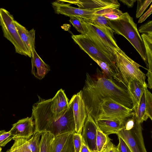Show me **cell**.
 <instances>
[{
  "instance_id": "836d02e7",
  "label": "cell",
  "mask_w": 152,
  "mask_h": 152,
  "mask_svg": "<svg viewBox=\"0 0 152 152\" xmlns=\"http://www.w3.org/2000/svg\"><path fill=\"white\" fill-rule=\"evenodd\" d=\"M123 13L119 9H115L103 15L109 20H115L119 19Z\"/></svg>"
},
{
  "instance_id": "f546056e",
  "label": "cell",
  "mask_w": 152,
  "mask_h": 152,
  "mask_svg": "<svg viewBox=\"0 0 152 152\" xmlns=\"http://www.w3.org/2000/svg\"><path fill=\"white\" fill-rule=\"evenodd\" d=\"M91 21L100 26L108 29L111 28L109 25V20L103 15L95 16Z\"/></svg>"
},
{
  "instance_id": "d590c367",
  "label": "cell",
  "mask_w": 152,
  "mask_h": 152,
  "mask_svg": "<svg viewBox=\"0 0 152 152\" xmlns=\"http://www.w3.org/2000/svg\"><path fill=\"white\" fill-rule=\"evenodd\" d=\"M138 31L140 33H146L147 34L152 35V21L148 20L142 24L138 28Z\"/></svg>"
},
{
  "instance_id": "9a60e30c",
  "label": "cell",
  "mask_w": 152,
  "mask_h": 152,
  "mask_svg": "<svg viewBox=\"0 0 152 152\" xmlns=\"http://www.w3.org/2000/svg\"><path fill=\"white\" fill-rule=\"evenodd\" d=\"M61 1L74 4L79 8L86 10L101 9H119L120 4L117 0H62Z\"/></svg>"
},
{
  "instance_id": "cb8c5ba5",
  "label": "cell",
  "mask_w": 152,
  "mask_h": 152,
  "mask_svg": "<svg viewBox=\"0 0 152 152\" xmlns=\"http://www.w3.org/2000/svg\"><path fill=\"white\" fill-rule=\"evenodd\" d=\"M65 134L53 137L52 141V152H61L69 135Z\"/></svg>"
},
{
  "instance_id": "ba28073f",
  "label": "cell",
  "mask_w": 152,
  "mask_h": 152,
  "mask_svg": "<svg viewBox=\"0 0 152 152\" xmlns=\"http://www.w3.org/2000/svg\"><path fill=\"white\" fill-rule=\"evenodd\" d=\"M52 4L56 13L69 17H79L90 21L95 16L101 15L103 10H86L76 8L71 6L70 4H65L60 0L54 1Z\"/></svg>"
},
{
  "instance_id": "30bf717a",
  "label": "cell",
  "mask_w": 152,
  "mask_h": 152,
  "mask_svg": "<svg viewBox=\"0 0 152 152\" xmlns=\"http://www.w3.org/2000/svg\"><path fill=\"white\" fill-rule=\"evenodd\" d=\"M134 111L112 100H106L103 103L101 115L98 120L107 118H117L124 120Z\"/></svg>"
},
{
  "instance_id": "44dd1931",
  "label": "cell",
  "mask_w": 152,
  "mask_h": 152,
  "mask_svg": "<svg viewBox=\"0 0 152 152\" xmlns=\"http://www.w3.org/2000/svg\"><path fill=\"white\" fill-rule=\"evenodd\" d=\"M146 89L139 104L133 109L137 120L140 124L148 118L146 112Z\"/></svg>"
},
{
  "instance_id": "4316f807",
  "label": "cell",
  "mask_w": 152,
  "mask_h": 152,
  "mask_svg": "<svg viewBox=\"0 0 152 152\" xmlns=\"http://www.w3.org/2000/svg\"><path fill=\"white\" fill-rule=\"evenodd\" d=\"M93 60L100 67L102 70V73L107 78L110 80H113V78L114 79L115 74L107 64L100 60Z\"/></svg>"
},
{
  "instance_id": "e575fe53",
  "label": "cell",
  "mask_w": 152,
  "mask_h": 152,
  "mask_svg": "<svg viewBox=\"0 0 152 152\" xmlns=\"http://www.w3.org/2000/svg\"><path fill=\"white\" fill-rule=\"evenodd\" d=\"M61 152H75L73 143V134H70Z\"/></svg>"
},
{
  "instance_id": "2e32d148",
  "label": "cell",
  "mask_w": 152,
  "mask_h": 152,
  "mask_svg": "<svg viewBox=\"0 0 152 152\" xmlns=\"http://www.w3.org/2000/svg\"><path fill=\"white\" fill-rule=\"evenodd\" d=\"M125 120L117 118H107L98 120L95 122L99 129L108 136L111 134H117L122 129Z\"/></svg>"
},
{
  "instance_id": "277c9868",
  "label": "cell",
  "mask_w": 152,
  "mask_h": 152,
  "mask_svg": "<svg viewBox=\"0 0 152 152\" xmlns=\"http://www.w3.org/2000/svg\"><path fill=\"white\" fill-rule=\"evenodd\" d=\"M117 74L116 80L127 88L129 82L137 80L145 86L146 76L140 69L141 65L134 61L120 48L114 51Z\"/></svg>"
},
{
  "instance_id": "ffe728a7",
  "label": "cell",
  "mask_w": 152,
  "mask_h": 152,
  "mask_svg": "<svg viewBox=\"0 0 152 152\" xmlns=\"http://www.w3.org/2000/svg\"><path fill=\"white\" fill-rule=\"evenodd\" d=\"M141 36L145 47L148 65V72L145 75L148 77L147 86L150 87L152 86V35L143 33Z\"/></svg>"
},
{
  "instance_id": "d6986e66",
  "label": "cell",
  "mask_w": 152,
  "mask_h": 152,
  "mask_svg": "<svg viewBox=\"0 0 152 152\" xmlns=\"http://www.w3.org/2000/svg\"><path fill=\"white\" fill-rule=\"evenodd\" d=\"M147 88L138 81L132 79L129 82L127 88L131 99L133 109L139 104L145 89Z\"/></svg>"
},
{
  "instance_id": "8d00e7d4",
  "label": "cell",
  "mask_w": 152,
  "mask_h": 152,
  "mask_svg": "<svg viewBox=\"0 0 152 152\" xmlns=\"http://www.w3.org/2000/svg\"><path fill=\"white\" fill-rule=\"evenodd\" d=\"M119 143L116 146L117 150L118 152H131L124 141L119 136H118Z\"/></svg>"
},
{
  "instance_id": "d6a6232c",
  "label": "cell",
  "mask_w": 152,
  "mask_h": 152,
  "mask_svg": "<svg viewBox=\"0 0 152 152\" xmlns=\"http://www.w3.org/2000/svg\"><path fill=\"white\" fill-rule=\"evenodd\" d=\"M12 139L9 131L7 132L5 130L0 131V147L4 146L8 142Z\"/></svg>"
},
{
  "instance_id": "4dcf8cb0",
  "label": "cell",
  "mask_w": 152,
  "mask_h": 152,
  "mask_svg": "<svg viewBox=\"0 0 152 152\" xmlns=\"http://www.w3.org/2000/svg\"><path fill=\"white\" fill-rule=\"evenodd\" d=\"M69 21L81 34H84L85 32L82 25L81 18L77 17H71Z\"/></svg>"
},
{
  "instance_id": "83f0119b",
  "label": "cell",
  "mask_w": 152,
  "mask_h": 152,
  "mask_svg": "<svg viewBox=\"0 0 152 152\" xmlns=\"http://www.w3.org/2000/svg\"><path fill=\"white\" fill-rule=\"evenodd\" d=\"M137 7L136 17L137 18H140L145 10L148 8L152 0H137Z\"/></svg>"
},
{
  "instance_id": "3957f363",
  "label": "cell",
  "mask_w": 152,
  "mask_h": 152,
  "mask_svg": "<svg viewBox=\"0 0 152 152\" xmlns=\"http://www.w3.org/2000/svg\"><path fill=\"white\" fill-rule=\"evenodd\" d=\"M109 27L116 34L125 37L134 47L148 68L145 48L137 24L127 12L123 13L118 19L109 20Z\"/></svg>"
},
{
  "instance_id": "8fae6325",
  "label": "cell",
  "mask_w": 152,
  "mask_h": 152,
  "mask_svg": "<svg viewBox=\"0 0 152 152\" xmlns=\"http://www.w3.org/2000/svg\"><path fill=\"white\" fill-rule=\"evenodd\" d=\"M81 22L83 27L95 34L114 53L115 50L120 49L114 36L115 32L111 28L108 29L100 26L91 21L82 18H81Z\"/></svg>"
},
{
  "instance_id": "1f68e13d",
  "label": "cell",
  "mask_w": 152,
  "mask_h": 152,
  "mask_svg": "<svg viewBox=\"0 0 152 152\" xmlns=\"http://www.w3.org/2000/svg\"><path fill=\"white\" fill-rule=\"evenodd\" d=\"M83 142L81 134L76 132L73 134V143L75 152H80Z\"/></svg>"
},
{
  "instance_id": "d4e9b609",
  "label": "cell",
  "mask_w": 152,
  "mask_h": 152,
  "mask_svg": "<svg viewBox=\"0 0 152 152\" xmlns=\"http://www.w3.org/2000/svg\"><path fill=\"white\" fill-rule=\"evenodd\" d=\"M111 140L108 136L104 134L98 128L97 130L96 140L97 152H102Z\"/></svg>"
},
{
  "instance_id": "f1b7e54d",
  "label": "cell",
  "mask_w": 152,
  "mask_h": 152,
  "mask_svg": "<svg viewBox=\"0 0 152 152\" xmlns=\"http://www.w3.org/2000/svg\"><path fill=\"white\" fill-rule=\"evenodd\" d=\"M146 113L148 118L152 120V94L147 88L146 89Z\"/></svg>"
},
{
  "instance_id": "74e56055",
  "label": "cell",
  "mask_w": 152,
  "mask_h": 152,
  "mask_svg": "<svg viewBox=\"0 0 152 152\" xmlns=\"http://www.w3.org/2000/svg\"><path fill=\"white\" fill-rule=\"evenodd\" d=\"M152 4H151L149 8L147 11L139 19L138 23H142L144 22L152 13Z\"/></svg>"
},
{
  "instance_id": "7c38bea8",
  "label": "cell",
  "mask_w": 152,
  "mask_h": 152,
  "mask_svg": "<svg viewBox=\"0 0 152 152\" xmlns=\"http://www.w3.org/2000/svg\"><path fill=\"white\" fill-rule=\"evenodd\" d=\"M69 104L73 111L76 132L81 134L87 114L81 90L73 96L69 101Z\"/></svg>"
},
{
  "instance_id": "603a6c76",
  "label": "cell",
  "mask_w": 152,
  "mask_h": 152,
  "mask_svg": "<svg viewBox=\"0 0 152 152\" xmlns=\"http://www.w3.org/2000/svg\"><path fill=\"white\" fill-rule=\"evenodd\" d=\"M28 138H17L13 140L12 146L6 152H31L27 146Z\"/></svg>"
},
{
  "instance_id": "484cf974",
  "label": "cell",
  "mask_w": 152,
  "mask_h": 152,
  "mask_svg": "<svg viewBox=\"0 0 152 152\" xmlns=\"http://www.w3.org/2000/svg\"><path fill=\"white\" fill-rule=\"evenodd\" d=\"M42 133L34 131L32 137L28 139L27 146L31 152H39V142Z\"/></svg>"
},
{
  "instance_id": "7bdbcfd3",
  "label": "cell",
  "mask_w": 152,
  "mask_h": 152,
  "mask_svg": "<svg viewBox=\"0 0 152 152\" xmlns=\"http://www.w3.org/2000/svg\"><path fill=\"white\" fill-rule=\"evenodd\" d=\"M117 152H118V150H117Z\"/></svg>"
},
{
  "instance_id": "7402d4cb",
  "label": "cell",
  "mask_w": 152,
  "mask_h": 152,
  "mask_svg": "<svg viewBox=\"0 0 152 152\" xmlns=\"http://www.w3.org/2000/svg\"><path fill=\"white\" fill-rule=\"evenodd\" d=\"M39 142V152H52V141L53 136L48 132L41 134Z\"/></svg>"
},
{
  "instance_id": "8992f818",
  "label": "cell",
  "mask_w": 152,
  "mask_h": 152,
  "mask_svg": "<svg viewBox=\"0 0 152 152\" xmlns=\"http://www.w3.org/2000/svg\"><path fill=\"white\" fill-rule=\"evenodd\" d=\"M12 15L6 9L0 8V25L4 36L14 45L15 52L31 57L29 52L21 40L16 29Z\"/></svg>"
},
{
  "instance_id": "5b68a950",
  "label": "cell",
  "mask_w": 152,
  "mask_h": 152,
  "mask_svg": "<svg viewBox=\"0 0 152 152\" xmlns=\"http://www.w3.org/2000/svg\"><path fill=\"white\" fill-rule=\"evenodd\" d=\"M117 134L124 141L131 152H147L141 124L138 121L134 111L126 118L122 129Z\"/></svg>"
},
{
  "instance_id": "52a82bcc",
  "label": "cell",
  "mask_w": 152,
  "mask_h": 152,
  "mask_svg": "<svg viewBox=\"0 0 152 152\" xmlns=\"http://www.w3.org/2000/svg\"><path fill=\"white\" fill-rule=\"evenodd\" d=\"M72 38L84 52L92 59L102 61L107 64L115 75V80L117 74L115 61L105 54L85 34L73 35Z\"/></svg>"
},
{
  "instance_id": "e0dca14e",
  "label": "cell",
  "mask_w": 152,
  "mask_h": 152,
  "mask_svg": "<svg viewBox=\"0 0 152 152\" xmlns=\"http://www.w3.org/2000/svg\"><path fill=\"white\" fill-rule=\"evenodd\" d=\"M32 55V74L36 78L41 80L49 71L50 67L42 60L35 49Z\"/></svg>"
},
{
  "instance_id": "b9f144b4",
  "label": "cell",
  "mask_w": 152,
  "mask_h": 152,
  "mask_svg": "<svg viewBox=\"0 0 152 152\" xmlns=\"http://www.w3.org/2000/svg\"><path fill=\"white\" fill-rule=\"evenodd\" d=\"M1 150H2V148H1V147H0V152H2L1 151Z\"/></svg>"
},
{
  "instance_id": "f35d334b",
  "label": "cell",
  "mask_w": 152,
  "mask_h": 152,
  "mask_svg": "<svg viewBox=\"0 0 152 152\" xmlns=\"http://www.w3.org/2000/svg\"><path fill=\"white\" fill-rule=\"evenodd\" d=\"M116 147L110 140L105 149L102 152H117Z\"/></svg>"
},
{
  "instance_id": "6da1fadb",
  "label": "cell",
  "mask_w": 152,
  "mask_h": 152,
  "mask_svg": "<svg viewBox=\"0 0 152 152\" xmlns=\"http://www.w3.org/2000/svg\"><path fill=\"white\" fill-rule=\"evenodd\" d=\"M95 77L86 73L82 96L87 113L95 121L100 117L102 106L106 100H112L129 108L132 109V103L127 89L107 78L97 68Z\"/></svg>"
},
{
  "instance_id": "ab89813d",
  "label": "cell",
  "mask_w": 152,
  "mask_h": 152,
  "mask_svg": "<svg viewBox=\"0 0 152 152\" xmlns=\"http://www.w3.org/2000/svg\"><path fill=\"white\" fill-rule=\"evenodd\" d=\"M124 4L126 5L129 7H132L133 6L134 3L137 1L135 0H120Z\"/></svg>"
},
{
  "instance_id": "5bb4252c",
  "label": "cell",
  "mask_w": 152,
  "mask_h": 152,
  "mask_svg": "<svg viewBox=\"0 0 152 152\" xmlns=\"http://www.w3.org/2000/svg\"><path fill=\"white\" fill-rule=\"evenodd\" d=\"M98 128L95 121L87 113L81 134L83 141L92 152H97L96 140Z\"/></svg>"
},
{
  "instance_id": "9c48e42d",
  "label": "cell",
  "mask_w": 152,
  "mask_h": 152,
  "mask_svg": "<svg viewBox=\"0 0 152 152\" xmlns=\"http://www.w3.org/2000/svg\"><path fill=\"white\" fill-rule=\"evenodd\" d=\"M57 121L52 124L45 132L56 136L65 134H73L76 132L75 126L71 107Z\"/></svg>"
},
{
  "instance_id": "7a4b0ae2",
  "label": "cell",
  "mask_w": 152,
  "mask_h": 152,
  "mask_svg": "<svg viewBox=\"0 0 152 152\" xmlns=\"http://www.w3.org/2000/svg\"><path fill=\"white\" fill-rule=\"evenodd\" d=\"M32 107L34 131L42 133L63 115L69 108V100L64 91L60 89L52 98L47 100L39 96Z\"/></svg>"
},
{
  "instance_id": "4fadbf2b",
  "label": "cell",
  "mask_w": 152,
  "mask_h": 152,
  "mask_svg": "<svg viewBox=\"0 0 152 152\" xmlns=\"http://www.w3.org/2000/svg\"><path fill=\"white\" fill-rule=\"evenodd\" d=\"M32 116L18 121L12 125L10 131L12 140L17 138H28L32 136L34 131V123Z\"/></svg>"
},
{
  "instance_id": "60d3db41",
  "label": "cell",
  "mask_w": 152,
  "mask_h": 152,
  "mask_svg": "<svg viewBox=\"0 0 152 152\" xmlns=\"http://www.w3.org/2000/svg\"><path fill=\"white\" fill-rule=\"evenodd\" d=\"M80 152H92L83 140Z\"/></svg>"
},
{
  "instance_id": "ac0fdd59",
  "label": "cell",
  "mask_w": 152,
  "mask_h": 152,
  "mask_svg": "<svg viewBox=\"0 0 152 152\" xmlns=\"http://www.w3.org/2000/svg\"><path fill=\"white\" fill-rule=\"evenodd\" d=\"M15 25L19 35L28 51L32 54L34 48L35 31L34 28L30 31L19 23L15 21Z\"/></svg>"
}]
</instances>
